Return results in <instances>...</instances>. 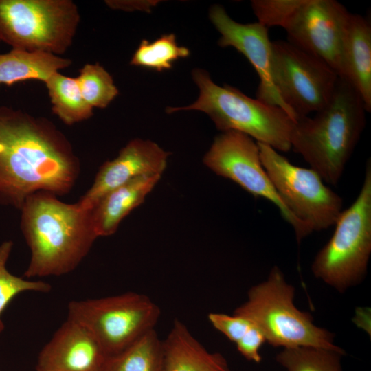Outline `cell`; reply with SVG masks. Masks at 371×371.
Here are the masks:
<instances>
[{
	"instance_id": "12",
	"label": "cell",
	"mask_w": 371,
	"mask_h": 371,
	"mask_svg": "<svg viewBox=\"0 0 371 371\" xmlns=\"http://www.w3.org/2000/svg\"><path fill=\"white\" fill-rule=\"evenodd\" d=\"M350 13L335 0H304L284 28L287 41L324 61L339 78L342 38Z\"/></svg>"
},
{
	"instance_id": "28",
	"label": "cell",
	"mask_w": 371,
	"mask_h": 371,
	"mask_svg": "<svg viewBox=\"0 0 371 371\" xmlns=\"http://www.w3.org/2000/svg\"><path fill=\"white\" fill-rule=\"evenodd\" d=\"M265 342L266 339L263 333L253 324L243 337L236 344V346L238 351L246 359L260 363L262 359L260 350Z\"/></svg>"
},
{
	"instance_id": "5",
	"label": "cell",
	"mask_w": 371,
	"mask_h": 371,
	"mask_svg": "<svg viewBox=\"0 0 371 371\" xmlns=\"http://www.w3.org/2000/svg\"><path fill=\"white\" fill-rule=\"evenodd\" d=\"M294 295V287L275 266L265 281L249 290L247 301L233 313L256 325L274 347L311 346L345 353L334 344L330 332L316 326L308 312L295 306Z\"/></svg>"
},
{
	"instance_id": "10",
	"label": "cell",
	"mask_w": 371,
	"mask_h": 371,
	"mask_svg": "<svg viewBox=\"0 0 371 371\" xmlns=\"http://www.w3.org/2000/svg\"><path fill=\"white\" fill-rule=\"evenodd\" d=\"M275 87L295 120L324 107L335 91L338 75L324 61L288 41H272Z\"/></svg>"
},
{
	"instance_id": "17",
	"label": "cell",
	"mask_w": 371,
	"mask_h": 371,
	"mask_svg": "<svg viewBox=\"0 0 371 371\" xmlns=\"http://www.w3.org/2000/svg\"><path fill=\"white\" fill-rule=\"evenodd\" d=\"M161 175H145L111 190L91 210L98 237L109 236L117 229L122 221L142 204Z\"/></svg>"
},
{
	"instance_id": "16",
	"label": "cell",
	"mask_w": 371,
	"mask_h": 371,
	"mask_svg": "<svg viewBox=\"0 0 371 371\" xmlns=\"http://www.w3.org/2000/svg\"><path fill=\"white\" fill-rule=\"evenodd\" d=\"M340 78L361 96L371 111V26L368 19L350 13L343 34Z\"/></svg>"
},
{
	"instance_id": "27",
	"label": "cell",
	"mask_w": 371,
	"mask_h": 371,
	"mask_svg": "<svg viewBox=\"0 0 371 371\" xmlns=\"http://www.w3.org/2000/svg\"><path fill=\"white\" fill-rule=\"evenodd\" d=\"M208 320L214 328L235 344L253 325L247 318L234 313L230 315L221 313H211L208 315Z\"/></svg>"
},
{
	"instance_id": "13",
	"label": "cell",
	"mask_w": 371,
	"mask_h": 371,
	"mask_svg": "<svg viewBox=\"0 0 371 371\" xmlns=\"http://www.w3.org/2000/svg\"><path fill=\"white\" fill-rule=\"evenodd\" d=\"M209 16L221 34L218 45L236 49L247 58L257 72L260 82L256 98L265 103L281 107L290 115L273 83L272 41L269 37L268 28L258 22L238 23L220 5L211 7Z\"/></svg>"
},
{
	"instance_id": "1",
	"label": "cell",
	"mask_w": 371,
	"mask_h": 371,
	"mask_svg": "<svg viewBox=\"0 0 371 371\" xmlns=\"http://www.w3.org/2000/svg\"><path fill=\"white\" fill-rule=\"evenodd\" d=\"M80 161L64 134L49 120L0 106V201L21 210L41 191L68 194Z\"/></svg>"
},
{
	"instance_id": "20",
	"label": "cell",
	"mask_w": 371,
	"mask_h": 371,
	"mask_svg": "<svg viewBox=\"0 0 371 371\" xmlns=\"http://www.w3.org/2000/svg\"><path fill=\"white\" fill-rule=\"evenodd\" d=\"M164 346L155 329L120 352L108 357L101 371H163Z\"/></svg>"
},
{
	"instance_id": "26",
	"label": "cell",
	"mask_w": 371,
	"mask_h": 371,
	"mask_svg": "<svg viewBox=\"0 0 371 371\" xmlns=\"http://www.w3.org/2000/svg\"><path fill=\"white\" fill-rule=\"evenodd\" d=\"M304 0H253V12L258 22L266 27L284 28Z\"/></svg>"
},
{
	"instance_id": "4",
	"label": "cell",
	"mask_w": 371,
	"mask_h": 371,
	"mask_svg": "<svg viewBox=\"0 0 371 371\" xmlns=\"http://www.w3.org/2000/svg\"><path fill=\"white\" fill-rule=\"evenodd\" d=\"M192 78L199 89L198 99L166 112L196 110L206 113L221 132L243 133L277 151L288 152L295 121L281 107L251 98L230 85L220 86L204 69H194Z\"/></svg>"
},
{
	"instance_id": "23",
	"label": "cell",
	"mask_w": 371,
	"mask_h": 371,
	"mask_svg": "<svg viewBox=\"0 0 371 371\" xmlns=\"http://www.w3.org/2000/svg\"><path fill=\"white\" fill-rule=\"evenodd\" d=\"M190 55V50L178 45L174 34L161 35L150 42L142 40L131 60V65L161 71L170 69L175 61Z\"/></svg>"
},
{
	"instance_id": "21",
	"label": "cell",
	"mask_w": 371,
	"mask_h": 371,
	"mask_svg": "<svg viewBox=\"0 0 371 371\" xmlns=\"http://www.w3.org/2000/svg\"><path fill=\"white\" fill-rule=\"evenodd\" d=\"M45 83L53 113L65 124L72 125L93 115V109L84 99L76 78L57 71Z\"/></svg>"
},
{
	"instance_id": "9",
	"label": "cell",
	"mask_w": 371,
	"mask_h": 371,
	"mask_svg": "<svg viewBox=\"0 0 371 371\" xmlns=\"http://www.w3.org/2000/svg\"><path fill=\"white\" fill-rule=\"evenodd\" d=\"M262 164L282 200L311 233L335 225L341 197L311 168L291 164L271 146L257 142Z\"/></svg>"
},
{
	"instance_id": "3",
	"label": "cell",
	"mask_w": 371,
	"mask_h": 371,
	"mask_svg": "<svg viewBox=\"0 0 371 371\" xmlns=\"http://www.w3.org/2000/svg\"><path fill=\"white\" fill-rule=\"evenodd\" d=\"M366 112L359 93L339 78L328 104L313 117L295 121L291 148L326 183L335 186L363 131Z\"/></svg>"
},
{
	"instance_id": "8",
	"label": "cell",
	"mask_w": 371,
	"mask_h": 371,
	"mask_svg": "<svg viewBox=\"0 0 371 371\" xmlns=\"http://www.w3.org/2000/svg\"><path fill=\"white\" fill-rule=\"evenodd\" d=\"M67 319L85 327L107 357L116 355L153 329L160 310L148 296L134 292L69 303Z\"/></svg>"
},
{
	"instance_id": "24",
	"label": "cell",
	"mask_w": 371,
	"mask_h": 371,
	"mask_svg": "<svg viewBox=\"0 0 371 371\" xmlns=\"http://www.w3.org/2000/svg\"><path fill=\"white\" fill-rule=\"evenodd\" d=\"M76 78L84 99L93 109L107 107L119 93L112 76L99 63L85 64Z\"/></svg>"
},
{
	"instance_id": "2",
	"label": "cell",
	"mask_w": 371,
	"mask_h": 371,
	"mask_svg": "<svg viewBox=\"0 0 371 371\" xmlns=\"http://www.w3.org/2000/svg\"><path fill=\"white\" fill-rule=\"evenodd\" d=\"M21 210V228L31 252L26 278L72 271L98 238L91 210L64 203L51 192L30 195Z\"/></svg>"
},
{
	"instance_id": "7",
	"label": "cell",
	"mask_w": 371,
	"mask_h": 371,
	"mask_svg": "<svg viewBox=\"0 0 371 371\" xmlns=\"http://www.w3.org/2000/svg\"><path fill=\"white\" fill-rule=\"evenodd\" d=\"M80 19L71 0H0V41L58 56L71 46Z\"/></svg>"
},
{
	"instance_id": "6",
	"label": "cell",
	"mask_w": 371,
	"mask_h": 371,
	"mask_svg": "<svg viewBox=\"0 0 371 371\" xmlns=\"http://www.w3.org/2000/svg\"><path fill=\"white\" fill-rule=\"evenodd\" d=\"M328 243L311 265L313 275L339 292L360 283L371 254V161L357 198L342 210Z\"/></svg>"
},
{
	"instance_id": "22",
	"label": "cell",
	"mask_w": 371,
	"mask_h": 371,
	"mask_svg": "<svg viewBox=\"0 0 371 371\" xmlns=\"http://www.w3.org/2000/svg\"><path fill=\"white\" fill-rule=\"evenodd\" d=\"M342 353L336 350L311 347L285 348L276 357L287 371H342Z\"/></svg>"
},
{
	"instance_id": "11",
	"label": "cell",
	"mask_w": 371,
	"mask_h": 371,
	"mask_svg": "<svg viewBox=\"0 0 371 371\" xmlns=\"http://www.w3.org/2000/svg\"><path fill=\"white\" fill-rule=\"evenodd\" d=\"M203 162L216 175L273 203L293 227L298 243L311 234L293 215L277 192L262 164L258 144L249 136L235 131L221 132L203 156Z\"/></svg>"
},
{
	"instance_id": "25",
	"label": "cell",
	"mask_w": 371,
	"mask_h": 371,
	"mask_svg": "<svg viewBox=\"0 0 371 371\" xmlns=\"http://www.w3.org/2000/svg\"><path fill=\"white\" fill-rule=\"evenodd\" d=\"M12 245L10 240L5 241L0 245V333L4 328L1 315L16 295L24 291L47 293L52 288L51 285L45 282L23 279L8 271L6 262Z\"/></svg>"
},
{
	"instance_id": "19",
	"label": "cell",
	"mask_w": 371,
	"mask_h": 371,
	"mask_svg": "<svg viewBox=\"0 0 371 371\" xmlns=\"http://www.w3.org/2000/svg\"><path fill=\"white\" fill-rule=\"evenodd\" d=\"M71 64V60L49 53L12 49L0 54V85L28 80L45 82L58 70Z\"/></svg>"
},
{
	"instance_id": "18",
	"label": "cell",
	"mask_w": 371,
	"mask_h": 371,
	"mask_svg": "<svg viewBox=\"0 0 371 371\" xmlns=\"http://www.w3.org/2000/svg\"><path fill=\"white\" fill-rule=\"evenodd\" d=\"M163 346V371H232L221 354L208 351L179 320Z\"/></svg>"
},
{
	"instance_id": "14",
	"label": "cell",
	"mask_w": 371,
	"mask_h": 371,
	"mask_svg": "<svg viewBox=\"0 0 371 371\" xmlns=\"http://www.w3.org/2000/svg\"><path fill=\"white\" fill-rule=\"evenodd\" d=\"M170 153L155 142L142 139L130 141L111 161L99 168L92 186L78 201L86 210H91L111 190L145 175L164 172Z\"/></svg>"
},
{
	"instance_id": "15",
	"label": "cell",
	"mask_w": 371,
	"mask_h": 371,
	"mask_svg": "<svg viewBox=\"0 0 371 371\" xmlns=\"http://www.w3.org/2000/svg\"><path fill=\"white\" fill-rule=\"evenodd\" d=\"M107 355L82 326L67 319L41 350L36 371H101Z\"/></svg>"
}]
</instances>
